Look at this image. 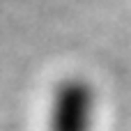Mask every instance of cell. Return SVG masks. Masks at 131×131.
Returning <instances> with one entry per match:
<instances>
[{"mask_svg": "<svg viewBox=\"0 0 131 131\" xmlns=\"http://www.w3.org/2000/svg\"><path fill=\"white\" fill-rule=\"evenodd\" d=\"M97 90L81 76L62 78L48 104L46 131H94Z\"/></svg>", "mask_w": 131, "mask_h": 131, "instance_id": "6da1fadb", "label": "cell"}]
</instances>
